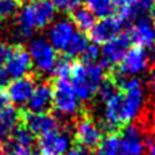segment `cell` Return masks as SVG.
Masks as SVG:
<instances>
[{
    "instance_id": "cell-5",
    "label": "cell",
    "mask_w": 155,
    "mask_h": 155,
    "mask_svg": "<svg viewBox=\"0 0 155 155\" xmlns=\"http://www.w3.org/2000/svg\"><path fill=\"white\" fill-rule=\"evenodd\" d=\"M103 131L96 123L95 119L88 112H81L78 118L74 122L73 136L78 146H82L87 150L96 149L103 138Z\"/></svg>"
},
{
    "instance_id": "cell-31",
    "label": "cell",
    "mask_w": 155,
    "mask_h": 155,
    "mask_svg": "<svg viewBox=\"0 0 155 155\" xmlns=\"http://www.w3.org/2000/svg\"><path fill=\"white\" fill-rule=\"evenodd\" d=\"M64 155H90V150H87V149L77 145L74 147L68 149V151L65 153Z\"/></svg>"
},
{
    "instance_id": "cell-13",
    "label": "cell",
    "mask_w": 155,
    "mask_h": 155,
    "mask_svg": "<svg viewBox=\"0 0 155 155\" xmlns=\"http://www.w3.org/2000/svg\"><path fill=\"white\" fill-rule=\"evenodd\" d=\"M76 32V27L71 19H59L49 28L48 41L58 51H64Z\"/></svg>"
},
{
    "instance_id": "cell-28",
    "label": "cell",
    "mask_w": 155,
    "mask_h": 155,
    "mask_svg": "<svg viewBox=\"0 0 155 155\" xmlns=\"http://www.w3.org/2000/svg\"><path fill=\"white\" fill-rule=\"evenodd\" d=\"M54 8L63 13H73L77 8H80L81 0H50Z\"/></svg>"
},
{
    "instance_id": "cell-16",
    "label": "cell",
    "mask_w": 155,
    "mask_h": 155,
    "mask_svg": "<svg viewBox=\"0 0 155 155\" xmlns=\"http://www.w3.org/2000/svg\"><path fill=\"white\" fill-rule=\"evenodd\" d=\"M35 78L31 76L14 80L8 85V99L15 105H25L28 103L32 92L35 90Z\"/></svg>"
},
{
    "instance_id": "cell-11",
    "label": "cell",
    "mask_w": 155,
    "mask_h": 155,
    "mask_svg": "<svg viewBox=\"0 0 155 155\" xmlns=\"http://www.w3.org/2000/svg\"><path fill=\"white\" fill-rule=\"evenodd\" d=\"M32 69V60L27 49L23 45L12 46L9 57L5 62V71L10 78H22L30 76Z\"/></svg>"
},
{
    "instance_id": "cell-1",
    "label": "cell",
    "mask_w": 155,
    "mask_h": 155,
    "mask_svg": "<svg viewBox=\"0 0 155 155\" xmlns=\"http://www.w3.org/2000/svg\"><path fill=\"white\" fill-rule=\"evenodd\" d=\"M57 9L50 0H28L17 13V34L30 38L36 30H44L53 22Z\"/></svg>"
},
{
    "instance_id": "cell-22",
    "label": "cell",
    "mask_w": 155,
    "mask_h": 155,
    "mask_svg": "<svg viewBox=\"0 0 155 155\" xmlns=\"http://www.w3.org/2000/svg\"><path fill=\"white\" fill-rule=\"evenodd\" d=\"M87 9L99 18L109 17L114 13L113 5L110 0H86Z\"/></svg>"
},
{
    "instance_id": "cell-23",
    "label": "cell",
    "mask_w": 155,
    "mask_h": 155,
    "mask_svg": "<svg viewBox=\"0 0 155 155\" xmlns=\"http://www.w3.org/2000/svg\"><path fill=\"white\" fill-rule=\"evenodd\" d=\"M110 2L113 5V10L117 13V17H119L122 21L126 22L127 19L136 17L138 14L132 0H110Z\"/></svg>"
},
{
    "instance_id": "cell-17",
    "label": "cell",
    "mask_w": 155,
    "mask_h": 155,
    "mask_svg": "<svg viewBox=\"0 0 155 155\" xmlns=\"http://www.w3.org/2000/svg\"><path fill=\"white\" fill-rule=\"evenodd\" d=\"M21 123V112L13 107L7 105L2 112H0V137L8 138L12 136L14 130Z\"/></svg>"
},
{
    "instance_id": "cell-18",
    "label": "cell",
    "mask_w": 155,
    "mask_h": 155,
    "mask_svg": "<svg viewBox=\"0 0 155 155\" xmlns=\"http://www.w3.org/2000/svg\"><path fill=\"white\" fill-rule=\"evenodd\" d=\"M118 91H119V87H118V82H117V76H115L114 72H108V73L105 74L104 80L101 81V84L99 86L95 95L99 99V101L105 103L112 96H114Z\"/></svg>"
},
{
    "instance_id": "cell-37",
    "label": "cell",
    "mask_w": 155,
    "mask_h": 155,
    "mask_svg": "<svg viewBox=\"0 0 155 155\" xmlns=\"http://www.w3.org/2000/svg\"><path fill=\"white\" fill-rule=\"evenodd\" d=\"M4 151H5V149H4V145L2 143V141H0V155H4Z\"/></svg>"
},
{
    "instance_id": "cell-33",
    "label": "cell",
    "mask_w": 155,
    "mask_h": 155,
    "mask_svg": "<svg viewBox=\"0 0 155 155\" xmlns=\"http://www.w3.org/2000/svg\"><path fill=\"white\" fill-rule=\"evenodd\" d=\"M9 78L10 77L7 73V71L0 67V88H3V87L9 85Z\"/></svg>"
},
{
    "instance_id": "cell-21",
    "label": "cell",
    "mask_w": 155,
    "mask_h": 155,
    "mask_svg": "<svg viewBox=\"0 0 155 155\" xmlns=\"http://www.w3.org/2000/svg\"><path fill=\"white\" fill-rule=\"evenodd\" d=\"M87 45H88V42H87L86 35L81 31H76L72 40L68 44V46L65 48L64 54L67 55V58H77L84 53Z\"/></svg>"
},
{
    "instance_id": "cell-38",
    "label": "cell",
    "mask_w": 155,
    "mask_h": 155,
    "mask_svg": "<svg viewBox=\"0 0 155 155\" xmlns=\"http://www.w3.org/2000/svg\"><path fill=\"white\" fill-rule=\"evenodd\" d=\"M18 2H28V0H18Z\"/></svg>"
},
{
    "instance_id": "cell-7",
    "label": "cell",
    "mask_w": 155,
    "mask_h": 155,
    "mask_svg": "<svg viewBox=\"0 0 155 155\" xmlns=\"http://www.w3.org/2000/svg\"><path fill=\"white\" fill-rule=\"evenodd\" d=\"M150 59L143 48H130L117 64V73L122 77H135L149 68Z\"/></svg>"
},
{
    "instance_id": "cell-32",
    "label": "cell",
    "mask_w": 155,
    "mask_h": 155,
    "mask_svg": "<svg viewBox=\"0 0 155 155\" xmlns=\"http://www.w3.org/2000/svg\"><path fill=\"white\" fill-rule=\"evenodd\" d=\"M147 86H149V90H150L153 97L155 99V64L153 65L151 72H150V76H149V82H147Z\"/></svg>"
},
{
    "instance_id": "cell-29",
    "label": "cell",
    "mask_w": 155,
    "mask_h": 155,
    "mask_svg": "<svg viewBox=\"0 0 155 155\" xmlns=\"http://www.w3.org/2000/svg\"><path fill=\"white\" fill-rule=\"evenodd\" d=\"M134 7L137 10V13H141L143 10H150V8L155 4V0H132Z\"/></svg>"
},
{
    "instance_id": "cell-35",
    "label": "cell",
    "mask_w": 155,
    "mask_h": 155,
    "mask_svg": "<svg viewBox=\"0 0 155 155\" xmlns=\"http://www.w3.org/2000/svg\"><path fill=\"white\" fill-rule=\"evenodd\" d=\"M147 155H155V140L151 141V143L149 145V154Z\"/></svg>"
},
{
    "instance_id": "cell-9",
    "label": "cell",
    "mask_w": 155,
    "mask_h": 155,
    "mask_svg": "<svg viewBox=\"0 0 155 155\" xmlns=\"http://www.w3.org/2000/svg\"><path fill=\"white\" fill-rule=\"evenodd\" d=\"M131 38L128 34H119L112 40L103 44V48L100 50L101 54V67L104 69H109L113 72L117 67L122 57L126 54V51L130 49Z\"/></svg>"
},
{
    "instance_id": "cell-24",
    "label": "cell",
    "mask_w": 155,
    "mask_h": 155,
    "mask_svg": "<svg viewBox=\"0 0 155 155\" xmlns=\"http://www.w3.org/2000/svg\"><path fill=\"white\" fill-rule=\"evenodd\" d=\"M10 142H13L14 145H17V146L31 149L32 145H34V135L21 123V126H18L12 134V140H10Z\"/></svg>"
},
{
    "instance_id": "cell-27",
    "label": "cell",
    "mask_w": 155,
    "mask_h": 155,
    "mask_svg": "<svg viewBox=\"0 0 155 155\" xmlns=\"http://www.w3.org/2000/svg\"><path fill=\"white\" fill-rule=\"evenodd\" d=\"M99 58H100V49L96 44H88L84 53L81 54V62L85 64L96 63Z\"/></svg>"
},
{
    "instance_id": "cell-12",
    "label": "cell",
    "mask_w": 155,
    "mask_h": 155,
    "mask_svg": "<svg viewBox=\"0 0 155 155\" xmlns=\"http://www.w3.org/2000/svg\"><path fill=\"white\" fill-rule=\"evenodd\" d=\"M123 25L124 21H122L119 17H114V15L101 18L100 21L95 22V25L88 31L90 40L96 45L97 44H105L120 34Z\"/></svg>"
},
{
    "instance_id": "cell-30",
    "label": "cell",
    "mask_w": 155,
    "mask_h": 155,
    "mask_svg": "<svg viewBox=\"0 0 155 155\" xmlns=\"http://www.w3.org/2000/svg\"><path fill=\"white\" fill-rule=\"evenodd\" d=\"M10 51H12V46L5 42H0V67L7 62Z\"/></svg>"
},
{
    "instance_id": "cell-19",
    "label": "cell",
    "mask_w": 155,
    "mask_h": 155,
    "mask_svg": "<svg viewBox=\"0 0 155 155\" xmlns=\"http://www.w3.org/2000/svg\"><path fill=\"white\" fill-rule=\"evenodd\" d=\"M72 22H73L74 27H77L81 32L90 31L91 27L95 25V15H94L87 8H77L73 13H72Z\"/></svg>"
},
{
    "instance_id": "cell-36",
    "label": "cell",
    "mask_w": 155,
    "mask_h": 155,
    "mask_svg": "<svg viewBox=\"0 0 155 155\" xmlns=\"http://www.w3.org/2000/svg\"><path fill=\"white\" fill-rule=\"evenodd\" d=\"M149 12H150V17H151V19H154V22H155V4L150 8V10H149Z\"/></svg>"
},
{
    "instance_id": "cell-8",
    "label": "cell",
    "mask_w": 155,
    "mask_h": 155,
    "mask_svg": "<svg viewBox=\"0 0 155 155\" xmlns=\"http://www.w3.org/2000/svg\"><path fill=\"white\" fill-rule=\"evenodd\" d=\"M21 123L32 135H45L49 132L62 130V122L51 113H31L28 110L21 113Z\"/></svg>"
},
{
    "instance_id": "cell-6",
    "label": "cell",
    "mask_w": 155,
    "mask_h": 155,
    "mask_svg": "<svg viewBox=\"0 0 155 155\" xmlns=\"http://www.w3.org/2000/svg\"><path fill=\"white\" fill-rule=\"evenodd\" d=\"M28 54L32 60V65L40 73H51L57 63V50L44 37H36L28 44Z\"/></svg>"
},
{
    "instance_id": "cell-4",
    "label": "cell",
    "mask_w": 155,
    "mask_h": 155,
    "mask_svg": "<svg viewBox=\"0 0 155 155\" xmlns=\"http://www.w3.org/2000/svg\"><path fill=\"white\" fill-rule=\"evenodd\" d=\"M53 108L59 115L74 117L81 112L80 99L67 78H57L53 85Z\"/></svg>"
},
{
    "instance_id": "cell-34",
    "label": "cell",
    "mask_w": 155,
    "mask_h": 155,
    "mask_svg": "<svg viewBox=\"0 0 155 155\" xmlns=\"http://www.w3.org/2000/svg\"><path fill=\"white\" fill-rule=\"evenodd\" d=\"M8 95H7V92H4L2 88H0V112H2V110L7 107L8 105Z\"/></svg>"
},
{
    "instance_id": "cell-2",
    "label": "cell",
    "mask_w": 155,
    "mask_h": 155,
    "mask_svg": "<svg viewBox=\"0 0 155 155\" xmlns=\"http://www.w3.org/2000/svg\"><path fill=\"white\" fill-rule=\"evenodd\" d=\"M71 85L82 101H88L95 95L105 77V69L100 64H85L82 62L72 63Z\"/></svg>"
},
{
    "instance_id": "cell-10",
    "label": "cell",
    "mask_w": 155,
    "mask_h": 155,
    "mask_svg": "<svg viewBox=\"0 0 155 155\" xmlns=\"http://www.w3.org/2000/svg\"><path fill=\"white\" fill-rule=\"evenodd\" d=\"M71 145V137L65 131L58 130L41 135L37 140L38 155H64Z\"/></svg>"
},
{
    "instance_id": "cell-15",
    "label": "cell",
    "mask_w": 155,
    "mask_h": 155,
    "mask_svg": "<svg viewBox=\"0 0 155 155\" xmlns=\"http://www.w3.org/2000/svg\"><path fill=\"white\" fill-rule=\"evenodd\" d=\"M53 107V85L42 81L35 86L28 103L27 110L31 113H46Z\"/></svg>"
},
{
    "instance_id": "cell-26",
    "label": "cell",
    "mask_w": 155,
    "mask_h": 155,
    "mask_svg": "<svg viewBox=\"0 0 155 155\" xmlns=\"http://www.w3.org/2000/svg\"><path fill=\"white\" fill-rule=\"evenodd\" d=\"M72 63L69 62V58H58L51 73L57 78H67L71 73Z\"/></svg>"
},
{
    "instance_id": "cell-3",
    "label": "cell",
    "mask_w": 155,
    "mask_h": 155,
    "mask_svg": "<svg viewBox=\"0 0 155 155\" xmlns=\"http://www.w3.org/2000/svg\"><path fill=\"white\" fill-rule=\"evenodd\" d=\"M153 132L140 122L128 123L119 131V154L118 155H143L151 143Z\"/></svg>"
},
{
    "instance_id": "cell-14",
    "label": "cell",
    "mask_w": 155,
    "mask_h": 155,
    "mask_svg": "<svg viewBox=\"0 0 155 155\" xmlns=\"http://www.w3.org/2000/svg\"><path fill=\"white\" fill-rule=\"evenodd\" d=\"M128 35L135 46L146 49L155 45V26H153L151 22L145 17H138L136 19L131 26Z\"/></svg>"
},
{
    "instance_id": "cell-20",
    "label": "cell",
    "mask_w": 155,
    "mask_h": 155,
    "mask_svg": "<svg viewBox=\"0 0 155 155\" xmlns=\"http://www.w3.org/2000/svg\"><path fill=\"white\" fill-rule=\"evenodd\" d=\"M119 147V134H107L96 147V155H118Z\"/></svg>"
},
{
    "instance_id": "cell-25",
    "label": "cell",
    "mask_w": 155,
    "mask_h": 155,
    "mask_svg": "<svg viewBox=\"0 0 155 155\" xmlns=\"http://www.w3.org/2000/svg\"><path fill=\"white\" fill-rule=\"evenodd\" d=\"M19 10L18 0H0V18L8 19L17 15Z\"/></svg>"
}]
</instances>
